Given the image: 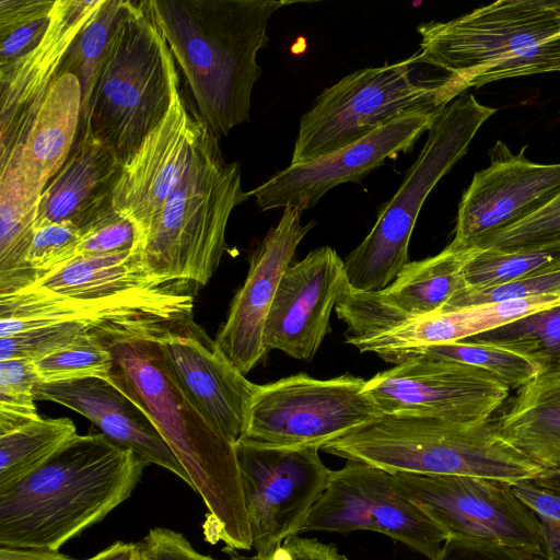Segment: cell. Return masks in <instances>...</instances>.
I'll return each mask as SVG.
<instances>
[{"label":"cell","instance_id":"obj_1","mask_svg":"<svg viewBox=\"0 0 560 560\" xmlns=\"http://www.w3.org/2000/svg\"><path fill=\"white\" fill-rule=\"evenodd\" d=\"M178 322V320H177ZM171 323L94 328L114 357L108 376L154 420L202 499L205 539L230 551L250 550L235 444L219 432L187 395L159 346L158 331Z\"/></svg>","mask_w":560,"mask_h":560},{"label":"cell","instance_id":"obj_2","mask_svg":"<svg viewBox=\"0 0 560 560\" xmlns=\"http://www.w3.org/2000/svg\"><path fill=\"white\" fill-rule=\"evenodd\" d=\"M145 466L103 433L74 435L39 468L0 489V546L59 551L125 502Z\"/></svg>","mask_w":560,"mask_h":560},{"label":"cell","instance_id":"obj_3","mask_svg":"<svg viewBox=\"0 0 560 560\" xmlns=\"http://www.w3.org/2000/svg\"><path fill=\"white\" fill-rule=\"evenodd\" d=\"M287 1L151 0L160 30L197 106L217 137L249 119L261 75L257 54L271 15Z\"/></svg>","mask_w":560,"mask_h":560},{"label":"cell","instance_id":"obj_4","mask_svg":"<svg viewBox=\"0 0 560 560\" xmlns=\"http://www.w3.org/2000/svg\"><path fill=\"white\" fill-rule=\"evenodd\" d=\"M418 32V62L446 72L462 92L560 72V0H499Z\"/></svg>","mask_w":560,"mask_h":560},{"label":"cell","instance_id":"obj_5","mask_svg":"<svg viewBox=\"0 0 560 560\" xmlns=\"http://www.w3.org/2000/svg\"><path fill=\"white\" fill-rule=\"evenodd\" d=\"M320 450L390 474L470 476L514 483L542 471L504 443L491 421L474 425L382 413Z\"/></svg>","mask_w":560,"mask_h":560},{"label":"cell","instance_id":"obj_6","mask_svg":"<svg viewBox=\"0 0 560 560\" xmlns=\"http://www.w3.org/2000/svg\"><path fill=\"white\" fill-rule=\"evenodd\" d=\"M248 198L240 164L224 161L219 137L203 122L187 172L141 248L147 271L205 285L219 267L233 209Z\"/></svg>","mask_w":560,"mask_h":560},{"label":"cell","instance_id":"obj_7","mask_svg":"<svg viewBox=\"0 0 560 560\" xmlns=\"http://www.w3.org/2000/svg\"><path fill=\"white\" fill-rule=\"evenodd\" d=\"M176 74L151 0H130L97 75L79 137L90 133L124 165L166 115Z\"/></svg>","mask_w":560,"mask_h":560},{"label":"cell","instance_id":"obj_8","mask_svg":"<svg viewBox=\"0 0 560 560\" xmlns=\"http://www.w3.org/2000/svg\"><path fill=\"white\" fill-rule=\"evenodd\" d=\"M416 55L358 70L324 90L301 118L291 164L325 156L415 113H440L463 92L446 75L421 79Z\"/></svg>","mask_w":560,"mask_h":560},{"label":"cell","instance_id":"obj_9","mask_svg":"<svg viewBox=\"0 0 560 560\" xmlns=\"http://www.w3.org/2000/svg\"><path fill=\"white\" fill-rule=\"evenodd\" d=\"M495 112L472 94H460L442 110L399 188L381 208L366 237L343 261L352 290L381 291L409 264V242L425 198L464 156L479 128Z\"/></svg>","mask_w":560,"mask_h":560},{"label":"cell","instance_id":"obj_10","mask_svg":"<svg viewBox=\"0 0 560 560\" xmlns=\"http://www.w3.org/2000/svg\"><path fill=\"white\" fill-rule=\"evenodd\" d=\"M365 382L348 374L318 380L300 373L259 385L245 439L320 448L382 415L365 393Z\"/></svg>","mask_w":560,"mask_h":560},{"label":"cell","instance_id":"obj_11","mask_svg":"<svg viewBox=\"0 0 560 560\" xmlns=\"http://www.w3.org/2000/svg\"><path fill=\"white\" fill-rule=\"evenodd\" d=\"M317 446H275L244 439L235 444L254 559L299 534L326 488L330 469Z\"/></svg>","mask_w":560,"mask_h":560},{"label":"cell","instance_id":"obj_12","mask_svg":"<svg viewBox=\"0 0 560 560\" xmlns=\"http://www.w3.org/2000/svg\"><path fill=\"white\" fill-rule=\"evenodd\" d=\"M372 530L392 537L429 560H436L446 534L397 488L394 474L348 460L331 470L326 488L299 534Z\"/></svg>","mask_w":560,"mask_h":560},{"label":"cell","instance_id":"obj_13","mask_svg":"<svg viewBox=\"0 0 560 560\" xmlns=\"http://www.w3.org/2000/svg\"><path fill=\"white\" fill-rule=\"evenodd\" d=\"M397 488L448 538L498 544L541 555L536 514L510 482L470 476L394 474ZM542 556V555H541Z\"/></svg>","mask_w":560,"mask_h":560},{"label":"cell","instance_id":"obj_14","mask_svg":"<svg viewBox=\"0 0 560 560\" xmlns=\"http://www.w3.org/2000/svg\"><path fill=\"white\" fill-rule=\"evenodd\" d=\"M384 415L481 424L504 402L510 387L482 369L412 355L365 382Z\"/></svg>","mask_w":560,"mask_h":560},{"label":"cell","instance_id":"obj_15","mask_svg":"<svg viewBox=\"0 0 560 560\" xmlns=\"http://www.w3.org/2000/svg\"><path fill=\"white\" fill-rule=\"evenodd\" d=\"M194 285L186 281H170L93 298L65 296L25 288L0 295V338L72 320L101 328L185 319L194 316Z\"/></svg>","mask_w":560,"mask_h":560},{"label":"cell","instance_id":"obj_16","mask_svg":"<svg viewBox=\"0 0 560 560\" xmlns=\"http://www.w3.org/2000/svg\"><path fill=\"white\" fill-rule=\"evenodd\" d=\"M500 140L488 167L475 173L458 205L451 243L471 248L536 213L560 195V163L538 164Z\"/></svg>","mask_w":560,"mask_h":560},{"label":"cell","instance_id":"obj_17","mask_svg":"<svg viewBox=\"0 0 560 560\" xmlns=\"http://www.w3.org/2000/svg\"><path fill=\"white\" fill-rule=\"evenodd\" d=\"M203 121L192 114L174 77L170 108L122 165L113 206L136 226L140 252L170 197L185 176Z\"/></svg>","mask_w":560,"mask_h":560},{"label":"cell","instance_id":"obj_18","mask_svg":"<svg viewBox=\"0 0 560 560\" xmlns=\"http://www.w3.org/2000/svg\"><path fill=\"white\" fill-rule=\"evenodd\" d=\"M440 113H415L397 118L361 140L316 160L290 164L247 191L260 210L313 207L332 187L360 182L386 159L409 151Z\"/></svg>","mask_w":560,"mask_h":560},{"label":"cell","instance_id":"obj_19","mask_svg":"<svg viewBox=\"0 0 560 560\" xmlns=\"http://www.w3.org/2000/svg\"><path fill=\"white\" fill-rule=\"evenodd\" d=\"M477 248L450 243L435 256L409 262L385 289L352 290L346 279L336 312L348 327V340L376 336L440 312L464 288L462 270Z\"/></svg>","mask_w":560,"mask_h":560},{"label":"cell","instance_id":"obj_20","mask_svg":"<svg viewBox=\"0 0 560 560\" xmlns=\"http://www.w3.org/2000/svg\"><path fill=\"white\" fill-rule=\"evenodd\" d=\"M156 339L178 383L205 417L233 444L244 440L259 385L241 373L194 316L162 327Z\"/></svg>","mask_w":560,"mask_h":560},{"label":"cell","instance_id":"obj_21","mask_svg":"<svg viewBox=\"0 0 560 560\" xmlns=\"http://www.w3.org/2000/svg\"><path fill=\"white\" fill-rule=\"evenodd\" d=\"M346 282L345 262L329 246L318 247L282 275L268 313L264 345L267 353L280 350L312 360L325 336Z\"/></svg>","mask_w":560,"mask_h":560},{"label":"cell","instance_id":"obj_22","mask_svg":"<svg viewBox=\"0 0 560 560\" xmlns=\"http://www.w3.org/2000/svg\"><path fill=\"white\" fill-rule=\"evenodd\" d=\"M104 0H56L42 42L0 69V162L24 141L47 93L61 75L67 51Z\"/></svg>","mask_w":560,"mask_h":560},{"label":"cell","instance_id":"obj_23","mask_svg":"<svg viewBox=\"0 0 560 560\" xmlns=\"http://www.w3.org/2000/svg\"><path fill=\"white\" fill-rule=\"evenodd\" d=\"M302 210L284 208L253 252L247 277L236 292L215 342L224 355L246 375L266 354L265 324L276 291L295 249L315 222L301 224Z\"/></svg>","mask_w":560,"mask_h":560},{"label":"cell","instance_id":"obj_24","mask_svg":"<svg viewBox=\"0 0 560 560\" xmlns=\"http://www.w3.org/2000/svg\"><path fill=\"white\" fill-rule=\"evenodd\" d=\"M36 400L57 402L88 418L114 443L131 450L147 466L158 465L190 487L178 458L147 410L109 377L39 382Z\"/></svg>","mask_w":560,"mask_h":560},{"label":"cell","instance_id":"obj_25","mask_svg":"<svg viewBox=\"0 0 560 560\" xmlns=\"http://www.w3.org/2000/svg\"><path fill=\"white\" fill-rule=\"evenodd\" d=\"M559 304L560 293L476 304L438 312L376 336L347 342L361 352H374L395 363L412 350L465 340Z\"/></svg>","mask_w":560,"mask_h":560},{"label":"cell","instance_id":"obj_26","mask_svg":"<svg viewBox=\"0 0 560 560\" xmlns=\"http://www.w3.org/2000/svg\"><path fill=\"white\" fill-rule=\"evenodd\" d=\"M122 165L90 133L81 135L69 158L44 188L35 228L70 222L81 230L113 205Z\"/></svg>","mask_w":560,"mask_h":560},{"label":"cell","instance_id":"obj_27","mask_svg":"<svg viewBox=\"0 0 560 560\" xmlns=\"http://www.w3.org/2000/svg\"><path fill=\"white\" fill-rule=\"evenodd\" d=\"M81 108L80 82L65 72L47 93L23 143L9 156H15L43 188L62 167L78 140Z\"/></svg>","mask_w":560,"mask_h":560},{"label":"cell","instance_id":"obj_28","mask_svg":"<svg viewBox=\"0 0 560 560\" xmlns=\"http://www.w3.org/2000/svg\"><path fill=\"white\" fill-rule=\"evenodd\" d=\"M43 190L15 156L0 163V295L21 291L36 281L27 255Z\"/></svg>","mask_w":560,"mask_h":560},{"label":"cell","instance_id":"obj_29","mask_svg":"<svg viewBox=\"0 0 560 560\" xmlns=\"http://www.w3.org/2000/svg\"><path fill=\"white\" fill-rule=\"evenodd\" d=\"M494 424L504 443L542 470L560 467V380L536 377L520 387Z\"/></svg>","mask_w":560,"mask_h":560},{"label":"cell","instance_id":"obj_30","mask_svg":"<svg viewBox=\"0 0 560 560\" xmlns=\"http://www.w3.org/2000/svg\"><path fill=\"white\" fill-rule=\"evenodd\" d=\"M145 269L140 250L78 256L27 288L73 298L105 296L163 284Z\"/></svg>","mask_w":560,"mask_h":560},{"label":"cell","instance_id":"obj_31","mask_svg":"<svg viewBox=\"0 0 560 560\" xmlns=\"http://www.w3.org/2000/svg\"><path fill=\"white\" fill-rule=\"evenodd\" d=\"M465 341L517 353L537 368L538 378L560 380V304Z\"/></svg>","mask_w":560,"mask_h":560},{"label":"cell","instance_id":"obj_32","mask_svg":"<svg viewBox=\"0 0 560 560\" xmlns=\"http://www.w3.org/2000/svg\"><path fill=\"white\" fill-rule=\"evenodd\" d=\"M130 0H104L95 15L80 30L70 45L61 74L77 77L82 90L80 132L84 130L89 104L97 75L106 60L115 35L124 21Z\"/></svg>","mask_w":560,"mask_h":560},{"label":"cell","instance_id":"obj_33","mask_svg":"<svg viewBox=\"0 0 560 560\" xmlns=\"http://www.w3.org/2000/svg\"><path fill=\"white\" fill-rule=\"evenodd\" d=\"M77 434L72 420L42 417L0 434V489L39 468Z\"/></svg>","mask_w":560,"mask_h":560},{"label":"cell","instance_id":"obj_34","mask_svg":"<svg viewBox=\"0 0 560 560\" xmlns=\"http://www.w3.org/2000/svg\"><path fill=\"white\" fill-rule=\"evenodd\" d=\"M560 261V250L477 248L462 270L464 288L477 291L538 273Z\"/></svg>","mask_w":560,"mask_h":560},{"label":"cell","instance_id":"obj_35","mask_svg":"<svg viewBox=\"0 0 560 560\" xmlns=\"http://www.w3.org/2000/svg\"><path fill=\"white\" fill-rule=\"evenodd\" d=\"M419 355L472 365L494 374L510 388H520L537 377L538 370L527 359L512 351L471 341H455L416 349L400 357Z\"/></svg>","mask_w":560,"mask_h":560},{"label":"cell","instance_id":"obj_36","mask_svg":"<svg viewBox=\"0 0 560 560\" xmlns=\"http://www.w3.org/2000/svg\"><path fill=\"white\" fill-rule=\"evenodd\" d=\"M34 362L43 383L108 377L114 368L112 352L94 329L70 346Z\"/></svg>","mask_w":560,"mask_h":560},{"label":"cell","instance_id":"obj_37","mask_svg":"<svg viewBox=\"0 0 560 560\" xmlns=\"http://www.w3.org/2000/svg\"><path fill=\"white\" fill-rule=\"evenodd\" d=\"M40 382L35 362L24 358L0 360V432L39 419L35 389Z\"/></svg>","mask_w":560,"mask_h":560},{"label":"cell","instance_id":"obj_38","mask_svg":"<svg viewBox=\"0 0 560 560\" xmlns=\"http://www.w3.org/2000/svg\"><path fill=\"white\" fill-rule=\"evenodd\" d=\"M475 248L560 250V195L525 220L482 240Z\"/></svg>","mask_w":560,"mask_h":560},{"label":"cell","instance_id":"obj_39","mask_svg":"<svg viewBox=\"0 0 560 560\" xmlns=\"http://www.w3.org/2000/svg\"><path fill=\"white\" fill-rule=\"evenodd\" d=\"M93 329L88 323L72 320L2 337L0 360L24 358L35 361L70 346Z\"/></svg>","mask_w":560,"mask_h":560},{"label":"cell","instance_id":"obj_40","mask_svg":"<svg viewBox=\"0 0 560 560\" xmlns=\"http://www.w3.org/2000/svg\"><path fill=\"white\" fill-rule=\"evenodd\" d=\"M556 293H560V261L544 271L501 285L477 291H458L440 312L476 304Z\"/></svg>","mask_w":560,"mask_h":560},{"label":"cell","instance_id":"obj_41","mask_svg":"<svg viewBox=\"0 0 560 560\" xmlns=\"http://www.w3.org/2000/svg\"><path fill=\"white\" fill-rule=\"evenodd\" d=\"M82 231L83 237L78 247V256L140 250L135 224L113 205L101 211Z\"/></svg>","mask_w":560,"mask_h":560},{"label":"cell","instance_id":"obj_42","mask_svg":"<svg viewBox=\"0 0 560 560\" xmlns=\"http://www.w3.org/2000/svg\"><path fill=\"white\" fill-rule=\"evenodd\" d=\"M83 231L70 222L37 229L27 255L36 280L78 256Z\"/></svg>","mask_w":560,"mask_h":560},{"label":"cell","instance_id":"obj_43","mask_svg":"<svg viewBox=\"0 0 560 560\" xmlns=\"http://www.w3.org/2000/svg\"><path fill=\"white\" fill-rule=\"evenodd\" d=\"M139 560H217L192 547L180 533L165 527H153L137 542Z\"/></svg>","mask_w":560,"mask_h":560},{"label":"cell","instance_id":"obj_44","mask_svg":"<svg viewBox=\"0 0 560 560\" xmlns=\"http://www.w3.org/2000/svg\"><path fill=\"white\" fill-rule=\"evenodd\" d=\"M436 560H545L541 555L498 544L448 538Z\"/></svg>","mask_w":560,"mask_h":560},{"label":"cell","instance_id":"obj_45","mask_svg":"<svg viewBox=\"0 0 560 560\" xmlns=\"http://www.w3.org/2000/svg\"><path fill=\"white\" fill-rule=\"evenodd\" d=\"M50 15L0 33V69L12 65L42 42L49 27Z\"/></svg>","mask_w":560,"mask_h":560},{"label":"cell","instance_id":"obj_46","mask_svg":"<svg viewBox=\"0 0 560 560\" xmlns=\"http://www.w3.org/2000/svg\"><path fill=\"white\" fill-rule=\"evenodd\" d=\"M253 560H348L330 544L299 535L287 538L268 556Z\"/></svg>","mask_w":560,"mask_h":560},{"label":"cell","instance_id":"obj_47","mask_svg":"<svg viewBox=\"0 0 560 560\" xmlns=\"http://www.w3.org/2000/svg\"><path fill=\"white\" fill-rule=\"evenodd\" d=\"M516 498L529 508L536 516L560 521V494L536 485L533 479L511 485Z\"/></svg>","mask_w":560,"mask_h":560},{"label":"cell","instance_id":"obj_48","mask_svg":"<svg viewBox=\"0 0 560 560\" xmlns=\"http://www.w3.org/2000/svg\"><path fill=\"white\" fill-rule=\"evenodd\" d=\"M55 1L0 0V33L33 20L50 15Z\"/></svg>","mask_w":560,"mask_h":560},{"label":"cell","instance_id":"obj_49","mask_svg":"<svg viewBox=\"0 0 560 560\" xmlns=\"http://www.w3.org/2000/svg\"><path fill=\"white\" fill-rule=\"evenodd\" d=\"M538 517L541 536V555L545 560H560V521Z\"/></svg>","mask_w":560,"mask_h":560},{"label":"cell","instance_id":"obj_50","mask_svg":"<svg viewBox=\"0 0 560 560\" xmlns=\"http://www.w3.org/2000/svg\"><path fill=\"white\" fill-rule=\"evenodd\" d=\"M0 560H85L60 551L0 546Z\"/></svg>","mask_w":560,"mask_h":560},{"label":"cell","instance_id":"obj_51","mask_svg":"<svg viewBox=\"0 0 560 560\" xmlns=\"http://www.w3.org/2000/svg\"><path fill=\"white\" fill-rule=\"evenodd\" d=\"M85 560H139L137 542L115 541Z\"/></svg>","mask_w":560,"mask_h":560},{"label":"cell","instance_id":"obj_52","mask_svg":"<svg viewBox=\"0 0 560 560\" xmlns=\"http://www.w3.org/2000/svg\"><path fill=\"white\" fill-rule=\"evenodd\" d=\"M533 481L560 494V467L542 470Z\"/></svg>","mask_w":560,"mask_h":560}]
</instances>
